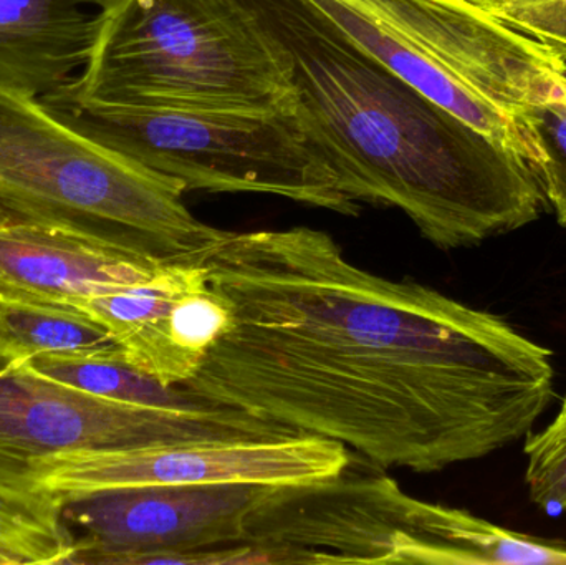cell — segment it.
I'll return each mask as SVG.
<instances>
[{
	"mask_svg": "<svg viewBox=\"0 0 566 565\" xmlns=\"http://www.w3.org/2000/svg\"><path fill=\"white\" fill-rule=\"evenodd\" d=\"M451 83L475 129L537 172L542 153L522 122L560 95L566 62L472 0H371Z\"/></svg>",
	"mask_w": 566,
	"mask_h": 565,
	"instance_id": "obj_8",
	"label": "cell"
},
{
	"mask_svg": "<svg viewBox=\"0 0 566 565\" xmlns=\"http://www.w3.org/2000/svg\"><path fill=\"white\" fill-rule=\"evenodd\" d=\"M231 324L178 385L379 470L438 473L534 431L554 352L501 315L353 264L328 232H229L201 259Z\"/></svg>",
	"mask_w": 566,
	"mask_h": 565,
	"instance_id": "obj_1",
	"label": "cell"
},
{
	"mask_svg": "<svg viewBox=\"0 0 566 565\" xmlns=\"http://www.w3.org/2000/svg\"><path fill=\"white\" fill-rule=\"evenodd\" d=\"M40 102L83 135L178 179L186 191L259 192L336 215L361 211L310 145L289 102L201 112L98 105L60 93Z\"/></svg>",
	"mask_w": 566,
	"mask_h": 565,
	"instance_id": "obj_5",
	"label": "cell"
},
{
	"mask_svg": "<svg viewBox=\"0 0 566 565\" xmlns=\"http://www.w3.org/2000/svg\"><path fill=\"white\" fill-rule=\"evenodd\" d=\"M0 565H22V564H20V561L17 559L15 556H12V554L7 553V551H3L2 547H0Z\"/></svg>",
	"mask_w": 566,
	"mask_h": 565,
	"instance_id": "obj_19",
	"label": "cell"
},
{
	"mask_svg": "<svg viewBox=\"0 0 566 565\" xmlns=\"http://www.w3.org/2000/svg\"><path fill=\"white\" fill-rule=\"evenodd\" d=\"M558 85H560V98L566 102V75H562L560 80H558Z\"/></svg>",
	"mask_w": 566,
	"mask_h": 565,
	"instance_id": "obj_20",
	"label": "cell"
},
{
	"mask_svg": "<svg viewBox=\"0 0 566 565\" xmlns=\"http://www.w3.org/2000/svg\"><path fill=\"white\" fill-rule=\"evenodd\" d=\"M274 486L185 484L105 491L62 506L78 530L62 564H206L242 544L249 520Z\"/></svg>",
	"mask_w": 566,
	"mask_h": 565,
	"instance_id": "obj_10",
	"label": "cell"
},
{
	"mask_svg": "<svg viewBox=\"0 0 566 565\" xmlns=\"http://www.w3.org/2000/svg\"><path fill=\"white\" fill-rule=\"evenodd\" d=\"M290 86L242 0H102L88 60L60 95L132 108L272 109Z\"/></svg>",
	"mask_w": 566,
	"mask_h": 565,
	"instance_id": "obj_3",
	"label": "cell"
},
{
	"mask_svg": "<svg viewBox=\"0 0 566 565\" xmlns=\"http://www.w3.org/2000/svg\"><path fill=\"white\" fill-rule=\"evenodd\" d=\"M25 360V358H23ZM27 365L42 377L93 397L149 407L195 408L211 401L185 388L166 387L123 360L122 352L99 354L40 355Z\"/></svg>",
	"mask_w": 566,
	"mask_h": 565,
	"instance_id": "obj_14",
	"label": "cell"
},
{
	"mask_svg": "<svg viewBox=\"0 0 566 565\" xmlns=\"http://www.w3.org/2000/svg\"><path fill=\"white\" fill-rule=\"evenodd\" d=\"M181 181L0 90V201L153 261L198 262L228 231L186 208Z\"/></svg>",
	"mask_w": 566,
	"mask_h": 565,
	"instance_id": "obj_4",
	"label": "cell"
},
{
	"mask_svg": "<svg viewBox=\"0 0 566 565\" xmlns=\"http://www.w3.org/2000/svg\"><path fill=\"white\" fill-rule=\"evenodd\" d=\"M73 546V534L62 516V504L42 493L0 488V547L20 564H62Z\"/></svg>",
	"mask_w": 566,
	"mask_h": 565,
	"instance_id": "obj_16",
	"label": "cell"
},
{
	"mask_svg": "<svg viewBox=\"0 0 566 565\" xmlns=\"http://www.w3.org/2000/svg\"><path fill=\"white\" fill-rule=\"evenodd\" d=\"M161 265L0 201V299L76 311L88 299L153 278Z\"/></svg>",
	"mask_w": 566,
	"mask_h": 565,
	"instance_id": "obj_12",
	"label": "cell"
},
{
	"mask_svg": "<svg viewBox=\"0 0 566 565\" xmlns=\"http://www.w3.org/2000/svg\"><path fill=\"white\" fill-rule=\"evenodd\" d=\"M451 508L406 494L385 474L348 467L274 486L228 564H446Z\"/></svg>",
	"mask_w": 566,
	"mask_h": 565,
	"instance_id": "obj_6",
	"label": "cell"
},
{
	"mask_svg": "<svg viewBox=\"0 0 566 565\" xmlns=\"http://www.w3.org/2000/svg\"><path fill=\"white\" fill-rule=\"evenodd\" d=\"M542 153L537 166L545 199L557 215L558 224L566 229V102L560 95L531 106L522 116Z\"/></svg>",
	"mask_w": 566,
	"mask_h": 565,
	"instance_id": "obj_18",
	"label": "cell"
},
{
	"mask_svg": "<svg viewBox=\"0 0 566 565\" xmlns=\"http://www.w3.org/2000/svg\"><path fill=\"white\" fill-rule=\"evenodd\" d=\"M295 431L235 408L149 407L93 397L0 347V488L33 493L32 464L82 450L182 441L281 440Z\"/></svg>",
	"mask_w": 566,
	"mask_h": 565,
	"instance_id": "obj_7",
	"label": "cell"
},
{
	"mask_svg": "<svg viewBox=\"0 0 566 565\" xmlns=\"http://www.w3.org/2000/svg\"><path fill=\"white\" fill-rule=\"evenodd\" d=\"M76 311L102 325L123 360L166 387L196 377L231 324V308L201 262H171L153 278L113 289Z\"/></svg>",
	"mask_w": 566,
	"mask_h": 565,
	"instance_id": "obj_11",
	"label": "cell"
},
{
	"mask_svg": "<svg viewBox=\"0 0 566 565\" xmlns=\"http://www.w3.org/2000/svg\"><path fill=\"white\" fill-rule=\"evenodd\" d=\"M102 0H0V90L42 100L88 60Z\"/></svg>",
	"mask_w": 566,
	"mask_h": 565,
	"instance_id": "obj_13",
	"label": "cell"
},
{
	"mask_svg": "<svg viewBox=\"0 0 566 565\" xmlns=\"http://www.w3.org/2000/svg\"><path fill=\"white\" fill-rule=\"evenodd\" d=\"M0 347L19 358L119 350L108 332L75 308L0 299Z\"/></svg>",
	"mask_w": 566,
	"mask_h": 565,
	"instance_id": "obj_15",
	"label": "cell"
},
{
	"mask_svg": "<svg viewBox=\"0 0 566 565\" xmlns=\"http://www.w3.org/2000/svg\"><path fill=\"white\" fill-rule=\"evenodd\" d=\"M525 483L532 503L547 516L566 514V395L555 420L538 433H528Z\"/></svg>",
	"mask_w": 566,
	"mask_h": 565,
	"instance_id": "obj_17",
	"label": "cell"
},
{
	"mask_svg": "<svg viewBox=\"0 0 566 565\" xmlns=\"http://www.w3.org/2000/svg\"><path fill=\"white\" fill-rule=\"evenodd\" d=\"M285 73L310 145L358 205L405 212L436 248L537 221V172L363 52L305 0H242Z\"/></svg>",
	"mask_w": 566,
	"mask_h": 565,
	"instance_id": "obj_2",
	"label": "cell"
},
{
	"mask_svg": "<svg viewBox=\"0 0 566 565\" xmlns=\"http://www.w3.org/2000/svg\"><path fill=\"white\" fill-rule=\"evenodd\" d=\"M348 448L326 438L182 441L82 450L32 464L29 486L60 504L105 491L185 484H286L326 480L349 464Z\"/></svg>",
	"mask_w": 566,
	"mask_h": 565,
	"instance_id": "obj_9",
	"label": "cell"
}]
</instances>
